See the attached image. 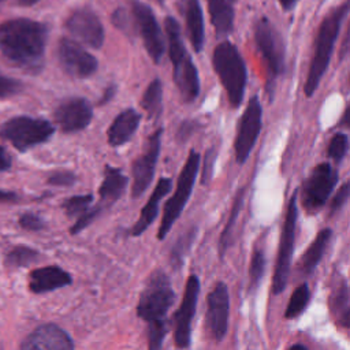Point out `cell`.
Segmentation results:
<instances>
[{"mask_svg": "<svg viewBox=\"0 0 350 350\" xmlns=\"http://www.w3.org/2000/svg\"><path fill=\"white\" fill-rule=\"evenodd\" d=\"M48 29L45 25L16 18L0 25V52L15 67L38 74L44 67Z\"/></svg>", "mask_w": 350, "mask_h": 350, "instance_id": "cell-1", "label": "cell"}, {"mask_svg": "<svg viewBox=\"0 0 350 350\" xmlns=\"http://www.w3.org/2000/svg\"><path fill=\"white\" fill-rule=\"evenodd\" d=\"M349 14V1L346 0L339 7L334 8L323 19L314 42V52L308 71L304 92L308 97H312L317 90L332 56L335 42L338 40L343 21Z\"/></svg>", "mask_w": 350, "mask_h": 350, "instance_id": "cell-2", "label": "cell"}, {"mask_svg": "<svg viewBox=\"0 0 350 350\" xmlns=\"http://www.w3.org/2000/svg\"><path fill=\"white\" fill-rule=\"evenodd\" d=\"M164 29L168 42V56L172 63V78L178 92L185 103H193L200 94V77L198 70L189 55L178 21L167 16Z\"/></svg>", "mask_w": 350, "mask_h": 350, "instance_id": "cell-3", "label": "cell"}, {"mask_svg": "<svg viewBox=\"0 0 350 350\" xmlns=\"http://www.w3.org/2000/svg\"><path fill=\"white\" fill-rule=\"evenodd\" d=\"M212 64L227 93L230 105L238 108L243 100L247 81L246 64L238 48L230 41H221L213 49Z\"/></svg>", "mask_w": 350, "mask_h": 350, "instance_id": "cell-4", "label": "cell"}, {"mask_svg": "<svg viewBox=\"0 0 350 350\" xmlns=\"http://www.w3.org/2000/svg\"><path fill=\"white\" fill-rule=\"evenodd\" d=\"M55 134V126L44 118L12 116L0 126V137L23 153L45 144Z\"/></svg>", "mask_w": 350, "mask_h": 350, "instance_id": "cell-5", "label": "cell"}, {"mask_svg": "<svg viewBox=\"0 0 350 350\" xmlns=\"http://www.w3.org/2000/svg\"><path fill=\"white\" fill-rule=\"evenodd\" d=\"M175 291L171 280L161 269L153 271L139 294L137 314L146 323L167 319L170 308L174 305Z\"/></svg>", "mask_w": 350, "mask_h": 350, "instance_id": "cell-6", "label": "cell"}, {"mask_svg": "<svg viewBox=\"0 0 350 350\" xmlns=\"http://www.w3.org/2000/svg\"><path fill=\"white\" fill-rule=\"evenodd\" d=\"M198 168H200V153L196 152L194 149H191L185 161V165L178 176L175 193L172 194L171 198H168V201L164 205L163 219H161V223H160V227L157 231V238L160 241H163L167 237L171 227L180 216L186 202L189 201V197L193 191L194 182L197 179Z\"/></svg>", "mask_w": 350, "mask_h": 350, "instance_id": "cell-7", "label": "cell"}, {"mask_svg": "<svg viewBox=\"0 0 350 350\" xmlns=\"http://www.w3.org/2000/svg\"><path fill=\"white\" fill-rule=\"evenodd\" d=\"M298 189L290 197L287 204V211L284 216V221L280 232V242L278 247L276 265L272 278V293L273 295H279L284 291L290 275V267L293 260V250L295 242V228H297V217H298Z\"/></svg>", "mask_w": 350, "mask_h": 350, "instance_id": "cell-8", "label": "cell"}, {"mask_svg": "<svg viewBox=\"0 0 350 350\" xmlns=\"http://www.w3.org/2000/svg\"><path fill=\"white\" fill-rule=\"evenodd\" d=\"M254 41L267 66V90L271 92L272 97L275 82L283 74L284 70V44L276 27L269 22V19L264 16L256 23Z\"/></svg>", "mask_w": 350, "mask_h": 350, "instance_id": "cell-9", "label": "cell"}, {"mask_svg": "<svg viewBox=\"0 0 350 350\" xmlns=\"http://www.w3.org/2000/svg\"><path fill=\"white\" fill-rule=\"evenodd\" d=\"M338 182V171L329 163L313 168L301 189V204L309 213L319 212L328 201Z\"/></svg>", "mask_w": 350, "mask_h": 350, "instance_id": "cell-10", "label": "cell"}, {"mask_svg": "<svg viewBox=\"0 0 350 350\" xmlns=\"http://www.w3.org/2000/svg\"><path fill=\"white\" fill-rule=\"evenodd\" d=\"M262 126V107L258 96H253L243 113L241 115L237 126V135L234 141L235 159L238 164H243L256 145Z\"/></svg>", "mask_w": 350, "mask_h": 350, "instance_id": "cell-11", "label": "cell"}, {"mask_svg": "<svg viewBox=\"0 0 350 350\" xmlns=\"http://www.w3.org/2000/svg\"><path fill=\"white\" fill-rule=\"evenodd\" d=\"M161 135H163V127H159L157 130H154L149 135L146 145L144 148V152L134 160L131 165L133 198H138L139 196H142L153 180L156 164H157L160 148H161Z\"/></svg>", "mask_w": 350, "mask_h": 350, "instance_id": "cell-12", "label": "cell"}, {"mask_svg": "<svg viewBox=\"0 0 350 350\" xmlns=\"http://www.w3.org/2000/svg\"><path fill=\"white\" fill-rule=\"evenodd\" d=\"M133 16L144 46L154 63H160L165 52V38L152 8L138 0H133Z\"/></svg>", "mask_w": 350, "mask_h": 350, "instance_id": "cell-13", "label": "cell"}, {"mask_svg": "<svg viewBox=\"0 0 350 350\" xmlns=\"http://www.w3.org/2000/svg\"><path fill=\"white\" fill-rule=\"evenodd\" d=\"M200 295V279L190 275L186 280L185 293L178 310L174 314V342L176 347L186 349L191 342V323Z\"/></svg>", "mask_w": 350, "mask_h": 350, "instance_id": "cell-14", "label": "cell"}, {"mask_svg": "<svg viewBox=\"0 0 350 350\" xmlns=\"http://www.w3.org/2000/svg\"><path fill=\"white\" fill-rule=\"evenodd\" d=\"M230 314L228 288L223 282L216 283L215 288L206 297L205 325L215 342H221L227 334Z\"/></svg>", "mask_w": 350, "mask_h": 350, "instance_id": "cell-15", "label": "cell"}, {"mask_svg": "<svg viewBox=\"0 0 350 350\" xmlns=\"http://www.w3.org/2000/svg\"><path fill=\"white\" fill-rule=\"evenodd\" d=\"M57 59L62 68L75 78H88L98 67V62L92 53L83 49L77 41L66 37L59 41Z\"/></svg>", "mask_w": 350, "mask_h": 350, "instance_id": "cell-16", "label": "cell"}, {"mask_svg": "<svg viewBox=\"0 0 350 350\" xmlns=\"http://www.w3.org/2000/svg\"><path fill=\"white\" fill-rule=\"evenodd\" d=\"M92 118V104L83 97L64 98L53 109V120L63 133H77L86 129Z\"/></svg>", "mask_w": 350, "mask_h": 350, "instance_id": "cell-17", "label": "cell"}, {"mask_svg": "<svg viewBox=\"0 0 350 350\" xmlns=\"http://www.w3.org/2000/svg\"><path fill=\"white\" fill-rule=\"evenodd\" d=\"M66 29L75 40L93 49H100L104 44L103 23L100 18L88 8L74 11L66 22Z\"/></svg>", "mask_w": 350, "mask_h": 350, "instance_id": "cell-18", "label": "cell"}, {"mask_svg": "<svg viewBox=\"0 0 350 350\" xmlns=\"http://www.w3.org/2000/svg\"><path fill=\"white\" fill-rule=\"evenodd\" d=\"M19 347L22 350H72L74 340L63 328L48 323L31 331Z\"/></svg>", "mask_w": 350, "mask_h": 350, "instance_id": "cell-19", "label": "cell"}, {"mask_svg": "<svg viewBox=\"0 0 350 350\" xmlns=\"http://www.w3.org/2000/svg\"><path fill=\"white\" fill-rule=\"evenodd\" d=\"M72 283L71 275L57 265H46L29 273V290L34 294H45Z\"/></svg>", "mask_w": 350, "mask_h": 350, "instance_id": "cell-20", "label": "cell"}, {"mask_svg": "<svg viewBox=\"0 0 350 350\" xmlns=\"http://www.w3.org/2000/svg\"><path fill=\"white\" fill-rule=\"evenodd\" d=\"M171 189H172V179L171 178H161V179H159L153 193L150 194L149 200L146 201V204L141 209V213H139L137 221L129 230L130 235L139 237L141 234H144L148 230V227L157 217L159 206H160L161 200L171 191Z\"/></svg>", "mask_w": 350, "mask_h": 350, "instance_id": "cell-21", "label": "cell"}, {"mask_svg": "<svg viewBox=\"0 0 350 350\" xmlns=\"http://www.w3.org/2000/svg\"><path fill=\"white\" fill-rule=\"evenodd\" d=\"M141 122V113L137 112L134 108H126L120 112L108 127L107 139L108 144L113 148L122 146L127 144L131 137L135 134Z\"/></svg>", "mask_w": 350, "mask_h": 350, "instance_id": "cell-22", "label": "cell"}, {"mask_svg": "<svg viewBox=\"0 0 350 350\" xmlns=\"http://www.w3.org/2000/svg\"><path fill=\"white\" fill-rule=\"evenodd\" d=\"M127 185H129V178L122 172V170L107 164L104 168V179L98 189V194L101 200L100 204L104 208H109L123 196Z\"/></svg>", "mask_w": 350, "mask_h": 350, "instance_id": "cell-23", "label": "cell"}, {"mask_svg": "<svg viewBox=\"0 0 350 350\" xmlns=\"http://www.w3.org/2000/svg\"><path fill=\"white\" fill-rule=\"evenodd\" d=\"M332 238V230L329 227L323 228L312 241V243L308 246V249L304 252L301 260H299V271L304 276H310L319 262L321 261L325 249Z\"/></svg>", "mask_w": 350, "mask_h": 350, "instance_id": "cell-24", "label": "cell"}, {"mask_svg": "<svg viewBox=\"0 0 350 350\" xmlns=\"http://www.w3.org/2000/svg\"><path fill=\"white\" fill-rule=\"evenodd\" d=\"M185 21L187 27L189 40L196 52H201L205 41L204 14L200 0H186L185 3Z\"/></svg>", "mask_w": 350, "mask_h": 350, "instance_id": "cell-25", "label": "cell"}, {"mask_svg": "<svg viewBox=\"0 0 350 350\" xmlns=\"http://www.w3.org/2000/svg\"><path fill=\"white\" fill-rule=\"evenodd\" d=\"M211 23L219 37H227L234 27V10L228 0H206Z\"/></svg>", "mask_w": 350, "mask_h": 350, "instance_id": "cell-26", "label": "cell"}, {"mask_svg": "<svg viewBox=\"0 0 350 350\" xmlns=\"http://www.w3.org/2000/svg\"><path fill=\"white\" fill-rule=\"evenodd\" d=\"M331 310L342 328H349L350 324V305H349V286L346 279H340L331 293Z\"/></svg>", "mask_w": 350, "mask_h": 350, "instance_id": "cell-27", "label": "cell"}, {"mask_svg": "<svg viewBox=\"0 0 350 350\" xmlns=\"http://www.w3.org/2000/svg\"><path fill=\"white\" fill-rule=\"evenodd\" d=\"M141 107L150 120L160 118L163 112V85L159 78H154L145 89L141 97Z\"/></svg>", "mask_w": 350, "mask_h": 350, "instance_id": "cell-28", "label": "cell"}, {"mask_svg": "<svg viewBox=\"0 0 350 350\" xmlns=\"http://www.w3.org/2000/svg\"><path fill=\"white\" fill-rule=\"evenodd\" d=\"M38 258H40V252L37 249H33L26 245H16L8 250L4 261L8 267L23 268L36 262Z\"/></svg>", "mask_w": 350, "mask_h": 350, "instance_id": "cell-29", "label": "cell"}, {"mask_svg": "<svg viewBox=\"0 0 350 350\" xmlns=\"http://www.w3.org/2000/svg\"><path fill=\"white\" fill-rule=\"evenodd\" d=\"M309 301H310V290H309V286L306 283H302L299 284L291 294L290 297V301H288V305L286 308V312H284V317L287 320H291V319H295L298 317L299 314L304 313V310L308 308L309 305Z\"/></svg>", "mask_w": 350, "mask_h": 350, "instance_id": "cell-30", "label": "cell"}, {"mask_svg": "<svg viewBox=\"0 0 350 350\" xmlns=\"http://www.w3.org/2000/svg\"><path fill=\"white\" fill-rule=\"evenodd\" d=\"M197 230L193 227L190 230H187L186 232H183L172 245L171 247V254H170V260H171V265L174 268H180L183 264V260L196 238Z\"/></svg>", "mask_w": 350, "mask_h": 350, "instance_id": "cell-31", "label": "cell"}, {"mask_svg": "<svg viewBox=\"0 0 350 350\" xmlns=\"http://www.w3.org/2000/svg\"><path fill=\"white\" fill-rule=\"evenodd\" d=\"M265 252L261 247H256L252 258H250V267H249V291H254L264 276L265 272Z\"/></svg>", "mask_w": 350, "mask_h": 350, "instance_id": "cell-32", "label": "cell"}, {"mask_svg": "<svg viewBox=\"0 0 350 350\" xmlns=\"http://www.w3.org/2000/svg\"><path fill=\"white\" fill-rule=\"evenodd\" d=\"M243 193H245V189L239 190L238 196L235 197L234 204H232V209H231V215H230L228 221H227V224H226V227H224V230H223V232H221V235H220L219 243H220V254H221V256L226 253V250H227V247H228V245H230V238H231V234H232L234 224L237 223V217H238V215H239V211L242 209Z\"/></svg>", "mask_w": 350, "mask_h": 350, "instance_id": "cell-33", "label": "cell"}, {"mask_svg": "<svg viewBox=\"0 0 350 350\" xmlns=\"http://www.w3.org/2000/svg\"><path fill=\"white\" fill-rule=\"evenodd\" d=\"M93 204V194L71 196L62 202V208L68 217H78L85 213Z\"/></svg>", "mask_w": 350, "mask_h": 350, "instance_id": "cell-34", "label": "cell"}, {"mask_svg": "<svg viewBox=\"0 0 350 350\" xmlns=\"http://www.w3.org/2000/svg\"><path fill=\"white\" fill-rule=\"evenodd\" d=\"M170 323L167 319L148 323V347L150 350H159L163 346L164 338L168 334Z\"/></svg>", "mask_w": 350, "mask_h": 350, "instance_id": "cell-35", "label": "cell"}, {"mask_svg": "<svg viewBox=\"0 0 350 350\" xmlns=\"http://www.w3.org/2000/svg\"><path fill=\"white\" fill-rule=\"evenodd\" d=\"M349 149V137L346 133H336L327 148V154L329 159H332L336 164H340L345 159Z\"/></svg>", "mask_w": 350, "mask_h": 350, "instance_id": "cell-36", "label": "cell"}, {"mask_svg": "<svg viewBox=\"0 0 350 350\" xmlns=\"http://www.w3.org/2000/svg\"><path fill=\"white\" fill-rule=\"evenodd\" d=\"M103 209H105L101 204H97L94 206H90L85 213H82L81 216L77 217L75 223L71 226L70 228V234L71 235H75V234H79L82 230H85L89 224H92L96 217L103 212Z\"/></svg>", "mask_w": 350, "mask_h": 350, "instance_id": "cell-37", "label": "cell"}, {"mask_svg": "<svg viewBox=\"0 0 350 350\" xmlns=\"http://www.w3.org/2000/svg\"><path fill=\"white\" fill-rule=\"evenodd\" d=\"M23 90V83L19 79L11 78L0 72V98H10Z\"/></svg>", "mask_w": 350, "mask_h": 350, "instance_id": "cell-38", "label": "cell"}, {"mask_svg": "<svg viewBox=\"0 0 350 350\" xmlns=\"http://www.w3.org/2000/svg\"><path fill=\"white\" fill-rule=\"evenodd\" d=\"M48 185L51 186H59V187H71L77 182V175L71 171L59 170L49 174L46 179Z\"/></svg>", "mask_w": 350, "mask_h": 350, "instance_id": "cell-39", "label": "cell"}, {"mask_svg": "<svg viewBox=\"0 0 350 350\" xmlns=\"http://www.w3.org/2000/svg\"><path fill=\"white\" fill-rule=\"evenodd\" d=\"M18 224L27 231H41L45 228V221L41 216L33 213V212H25L19 216Z\"/></svg>", "mask_w": 350, "mask_h": 350, "instance_id": "cell-40", "label": "cell"}, {"mask_svg": "<svg viewBox=\"0 0 350 350\" xmlns=\"http://www.w3.org/2000/svg\"><path fill=\"white\" fill-rule=\"evenodd\" d=\"M349 200V182L346 180L340 187L339 190L336 191L335 197L332 198L331 201V205H329V215H334L335 212L340 211L342 206L347 202Z\"/></svg>", "mask_w": 350, "mask_h": 350, "instance_id": "cell-41", "label": "cell"}, {"mask_svg": "<svg viewBox=\"0 0 350 350\" xmlns=\"http://www.w3.org/2000/svg\"><path fill=\"white\" fill-rule=\"evenodd\" d=\"M112 21H113V23L116 25V27H118V29H122V30H126V29H129V26H130L129 15H127L126 11L122 10V8H119V10H116V11L113 12Z\"/></svg>", "mask_w": 350, "mask_h": 350, "instance_id": "cell-42", "label": "cell"}, {"mask_svg": "<svg viewBox=\"0 0 350 350\" xmlns=\"http://www.w3.org/2000/svg\"><path fill=\"white\" fill-rule=\"evenodd\" d=\"M194 130H196V124H194L193 122H190V120H185V122L180 124L179 130H178V138H179V141L187 139V138L194 133Z\"/></svg>", "mask_w": 350, "mask_h": 350, "instance_id": "cell-43", "label": "cell"}, {"mask_svg": "<svg viewBox=\"0 0 350 350\" xmlns=\"http://www.w3.org/2000/svg\"><path fill=\"white\" fill-rule=\"evenodd\" d=\"M12 165V157L8 150L0 145V172H5Z\"/></svg>", "mask_w": 350, "mask_h": 350, "instance_id": "cell-44", "label": "cell"}, {"mask_svg": "<svg viewBox=\"0 0 350 350\" xmlns=\"http://www.w3.org/2000/svg\"><path fill=\"white\" fill-rule=\"evenodd\" d=\"M116 92H118V88H116V85H108L107 88H105V90H104V93L101 94V97L98 98V101H97V104L98 105H105L107 103H109L112 98H113V96L116 94Z\"/></svg>", "mask_w": 350, "mask_h": 350, "instance_id": "cell-45", "label": "cell"}, {"mask_svg": "<svg viewBox=\"0 0 350 350\" xmlns=\"http://www.w3.org/2000/svg\"><path fill=\"white\" fill-rule=\"evenodd\" d=\"M19 200V196L15 191L11 190H3L0 189V202H16Z\"/></svg>", "mask_w": 350, "mask_h": 350, "instance_id": "cell-46", "label": "cell"}, {"mask_svg": "<svg viewBox=\"0 0 350 350\" xmlns=\"http://www.w3.org/2000/svg\"><path fill=\"white\" fill-rule=\"evenodd\" d=\"M298 1H299V0H279V3H280V5H282V8H283L284 11L291 10V8H293Z\"/></svg>", "mask_w": 350, "mask_h": 350, "instance_id": "cell-47", "label": "cell"}, {"mask_svg": "<svg viewBox=\"0 0 350 350\" xmlns=\"http://www.w3.org/2000/svg\"><path fill=\"white\" fill-rule=\"evenodd\" d=\"M21 5H33L36 4L38 0H16Z\"/></svg>", "mask_w": 350, "mask_h": 350, "instance_id": "cell-48", "label": "cell"}, {"mask_svg": "<svg viewBox=\"0 0 350 350\" xmlns=\"http://www.w3.org/2000/svg\"><path fill=\"white\" fill-rule=\"evenodd\" d=\"M291 349H306L305 345H293Z\"/></svg>", "mask_w": 350, "mask_h": 350, "instance_id": "cell-49", "label": "cell"}, {"mask_svg": "<svg viewBox=\"0 0 350 350\" xmlns=\"http://www.w3.org/2000/svg\"><path fill=\"white\" fill-rule=\"evenodd\" d=\"M153 1H156L157 4H160V5H163L164 4V0H153Z\"/></svg>", "mask_w": 350, "mask_h": 350, "instance_id": "cell-50", "label": "cell"}, {"mask_svg": "<svg viewBox=\"0 0 350 350\" xmlns=\"http://www.w3.org/2000/svg\"><path fill=\"white\" fill-rule=\"evenodd\" d=\"M228 1H230V3H235L237 0H228Z\"/></svg>", "mask_w": 350, "mask_h": 350, "instance_id": "cell-51", "label": "cell"}, {"mask_svg": "<svg viewBox=\"0 0 350 350\" xmlns=\"http://www.w3.org/2000/svg\"><path fill=\"white\" fill-rule=\"evenodd\" d=\"M0 349H1V345H0Z\"/></svg>", "mask_w": 350, "mask_h": 350, "instance_id": "cell-52", "label": "cell"}]
</instances>
